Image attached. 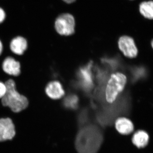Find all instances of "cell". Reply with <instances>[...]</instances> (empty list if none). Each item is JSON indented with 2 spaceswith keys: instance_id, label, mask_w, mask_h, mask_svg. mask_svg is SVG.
<instances>
[{
  "instance_id": "2",
  "label": "cell",
  "mask_w": 153,
  "mask_h": 153,
  "mask_svg": "<svg viewBox=\"0 0 153 153\" xmlns=\"http://www.w3.org/2000/svg\"><path fill=\"white\" fill-rule=\"evenodd\" d=\"M5 82L7 91L5 95L1 100L2 105L14 113H19L25 110L29 104L27 97L17 90L16 82L13 77H11Z\"/></svg>"
},
{
  "instance_id": "15",
  "label": "cell",
  "mask_w": 153,
  "mask_h": 153,
  "mask_svg": "<svg viewBox=\"0 0 153 153\" xmlns=\"http://www.w3.org/2000/svg\"><path fill=\"white\" fill-rule=\"evenodd\" d=\"M7 91V87L5 82L0 80V100L5 95Z\"/></svg>"
},
{
  "instance_id": "19",
  "label": "cell",
  "mask_w": 153,
  "mask_h": 153,
  "mask_svg": "<svg viewBox=\"0 0 153 153\" xmlns=\"http://www.w3.org/2000/svg\"><path fill=\"white\" fill-rule=\"evenodd\" d=\"M151 46L153 49V40H152V42H151Z\"/></svg>"
},
{
  "instance_id": "10",
  "label": "cell",
  "mask_w": 153,
  "mask_h": 153,
  "mask_svg": "<svg viewBox=\"0 0 153 153\" xmlns=\"http://www.w3.org/2000/svg\"><path fill=\"white\" fill-rule=\"evenodd\" d=\"M28 47L29 45L27 39L21 36H16L13 38L9 45L11 53L17 56L24 55L27 50Z\"/></svg>"
},
{
  "instance_id": "9",
  "label": "cell",
  "mask_w": 153,
  "mask_h": 153,
  "mask_svg": "<svg viewBox=\"0 0 153 153\" xmlns=\"http://www.w3.org/2000/svg\"><path fill=\"white\" fill-rule=\"evenodd\" d=\"M44 90L47 97L52 100L60 99L65 94L63 86L58 80H51L47 82Z\"/></svg>"
},
{
  "instance_id": "4",
  "label": "cell",
  "mask_w": 153,
  "mask_h": 153,
  "mask_svg": "<svg viewBox=\"0 0 153 153\" xmlns=\"http://www.w3.org/2000/svg\"><path fill=\"white\" fill-rule=\"evenodd\" d=\"M75 22L74 17L69 13L61 14L55 22V29L61 36H71L74 33Z\"/></svg>"
},
{
  "instance_id": "13",
  "label": "cell",
  "mask_w": 153,
  "mask_h": 153,
  "mask_svg": "<svg viewBox=\"0 0 153 153\" xmlns=\"http://www.w3.org/2000/svg\"><path fill=\"white\" fill-rule=\"evenodd\" d=\"M140 13L146 19L153 20V1H144L139 6Z\"/></svg>"
},
{
  "instance_id": "14",
  "label": "cell",
  "mask_w": 153,
  "mask_h": 153,
  "mask_svg": "<svg viewBox=\"0 0 153 153\" xmlns=\"http://www.w3.org/2000/svg\"><path fill=\"white\" fill-rule=\"evenodd\" d=\"M78 98L75 94L68 95L64 99L63 105L68 109H74L78 106Z\"/></svg>"
},
{
  "instance_id": "17",
  "label": "cell",
  "mask_w": 153,
  "mask_h": 153,
  "mask_svg": "<svg viewBox=\"0 0 153 153\" xmlns=\"http://www.w3.org/2000/svg\"><path fill=\"white\" fill-rule=\"evenodd\" d=\"M4 51V46L2 41L0 39V56L2 55Z\"/></svg>"
},
{
  "instance_id": "8",
  "label": "cell",
  "mask_w": 153,
  "mask_h": 153,
  "mask_svg": "<svg viewBox=\"0 0 153 153\" xmlns=\"http://www.w3.org/2000/svg\"><path fill=\"white\" fill-rule=\"evenodd\" d=\"M92 66V62H90L86 66L79 68L77 72L80 86L85 91L90 90L93 88V78L91 71Z\"/></svg>"
},
{
  "instance_id": "16",
  "label": "cell",
  "mask_w": 153,
  "mask_h": 153,
  "mask_svg": "<svg viewBox=\"0 0 153 153\" xmlns=\"http://www.w3.org/2000/svg\"><path fill=\"white\" fill-rule=\"evenodd\" d=\"M6 18V13L0 7V24L2 23Z\"/></svg>"
},
{
  "instance_id": "7",
  "label": "cell",
  "mask_w": 153,
  "mask_h": 153,
  "mask_svg": "<svg viewBox=\"0 0 153 153\" xmlns=\"http://www.w3.org/2000/svg\"><path fill=\"white\" fill-rule=\"evenodd\" d=\"M16 127L10 117L0 118V141L12 139L16 135Z\"/></svg>"
},
{
  "instance_id": "6",
  "label": "cell",
  "mask_w": 153,
  "mask_h": 153,
  "mask_svg": "<svg viewBox=\"0 0 153 153\" xmlns=\"http://www.w3.org/2000/svg\"><path fill=\"white\" fill-rule=\"evenodd\" d=\"M119 48L126 57L130 58H135L138 53V50L134 41L129 36H123L118 41Z\"/></svg>"
},
{
  "instance_id": "3",
  "label": "cell",
  "mask_w": 153,
  "mask_h": 153,
  "mask_svg": "<svg viewBox=\"0 0 153 153\" xmlns=\"http://www.w3.org/2000/svg\"><path fill=\"white\" fill-rule=\"evenodd\" d=\"M126 81V77L123 73L117 72L111 74L105 89V97L108 102L111 103L115 101L119 94L124 88Z\"/></svg>"
},
{
  "instance_id": "11",
  "label": "cell",
  "mask_w": 153,
  "mask_h": 153,
  "mask_svg": "<svg viewBox=\"0 0 153 153\" xmlns=\"http://www.w3.org/2000/svg\"><path fill=\"white\" fill-rule=\"evenodd\" d=\"M115 126L117 130L122 134H129L134 130L133 123L131 120L126 117L117 118L115 121Z\"/></svg>"
},
{
  "instance_id": "12",
  "label": "cell",
  "mask_w": 153,
  "mask_h": 153,
  "mask_svg": "<svg viewBox=\"0 0 153 153\" xmlns=\"http://www.w3.org/2000/svg\"><path fill=\"white\" fill-rule=\"evenodd\" d=\"M149 136L144 130H139L133 136L132 141L134 145L139 149L145 148L149 143Z\"/></svg>"
},
{
  "instance_id": "18",
  "label": "cell",
  "mask_w": 153,
  "mask_h": 153,
  "mask_svg": "<svg viewBox=\"0 0 153 153\" xmlns=\"http://www.w3.org/2000/svg\"><path fill=\"white\" fill-rule=\"evenodd\" d=\"M63 1L67 4H71L74 2L76 0H63Z\"/></svg>"
},
{
  "instance_id": "5",
  "label": "cell",
  "mask_w": 153,
  "mask_h": 153,
  "mask_svg": "<svg viewBox=\"0 0 153 153\" xmlns=\"http://www.w3.org/2000/svg\"><path fill=\"white\" fill-rule=\"evenodd\" d=\"M1 68L4 73L11 77H18L22 72L21 63L12 56H8L4 58Z\"/></svg>"
},
{
  "instance_id": "1",
  "label": "cell",
  "mask_w": 153,
  "mask_h": 153,
  "mask_svg": "<svg viewBox=\"0 0 153 153\" xmlns=\"http://www.w3.org/2000/svg\"><path fill=\"white\" fill-rule=\"evenodd\" d=\"M103 136L101 131L94 126L82 128L77 134L75 147L78 153H97L101 147Z\"/></svg>"
}]
</instances>
